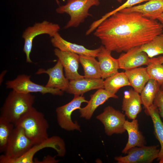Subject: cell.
<instances>
[{
	"label": "cell",
	"instance_id": "29",
	"mask_svg": "<svg viewBox=\"0 0 163 163\" xmlns=\"http://www.w3.org/2000/svg\"><path fill=\"white\" fill-rule=\"evenodd\" d=\"M150 79L157 82L161 86L163 84V64L150 62L146 67Z\"/></svg>",
	"mask_w": 163,
	"mask_h": 163
},
{
	"label": "cell",
	"instance_id": "7",
	"mask_svg": "<svg viewBox=\"0 0 163 163\" xmlns=\"http://www.w3.org/2000/svg\"><path fill=\"white\" fill-rule=\"evenodd\" d=\"M88 102L84 96L74 95L73 99L68 103L57 107L56 110L57 121L59 126L68 131H81L80 126L77 121L74 122L72 115L75 110L81 108L83 103Z\"/></svg>",
	"mask_w": 163,
	"mask_h": 163
},
{
	"label": "cell",
	"instance_id": "6",
	"mask_svg": "<svg viewBox=\"0 0 163 163\" xmlns=\"http://www.w3.org/2000/svg\"><path fill=\"white\" fill-rule=\"evenodd\" d=\"M60 29L57 24L53 23L46 21L35 23L33 26L26 29L22 35L24 40L23 51L25 53L26 62L32 63L30 57L34 38L37 36L42 34H47L51 38L58 33Z\"/></svg>",
	"mask_w": 163,
	"mask_h": 163
},
{
	"label": "cell",
	"instance_id": "17",
	"mask_svg": "<svg viewBox=\"0 0 163 163\" xmlns=\"http://www.w3.org/2000/svg\"><path fill=\"white\" fill-rule=\"evenodd\" d=\"M101 88H104L103 79L84 77L70 80L66 92L74 95H81L91 90Z\"/></svg>",
	"mask_w": 163,
	"mask_h": 163
},
{
	"label": "cell",
	"instance_id": "1",
	"mask_svg": "<svg viewBox=\"0 0 163 163\" xmlns=\"http://www.w3.org/2000/svg\"><path fill=\"white\" fill-rule=\"evenodd\" d=\"M94 35L106 49L120 53L140 46L163 33V24L138 12H117L101 22Z\"/></svg>",
	"mask_w": 163,
	"mask_h": 163
},
{
	"label": "cell",
	"instance_id": "32",
	"mask_svg": "<svg viewBox=\"0 0 163 163\" xmlns=\"http://www.w3.org/2000/svg\"><path fill=\"white\" fill-rule=\"evenodd\" d=\"M56 156L52 157L50 155H47L44 157L43 161H38L37 160V163H56L59 161V160L56 159Z\"/></svg>",
	"mask_w": 163,
	"mask_h": 163
},
{
	"label": "cell",
	"instance_id": "4",
	"mask_svg": "<svg viewBox=\"0 0 163 163\" xmlns=\"http://www.w3.org/2000/svg\"><path fill=\"white\" fill-rule=\"evenodd\" d=\"M100 3L99 0H68L66 4L59 6L56 11L58 14L66 13L69 15L70 19L65 28L76 27L88 17L92 16L89 12L90 8L98 5Z\"/></svg>",
	"mask_w": 163,
	"mask_h": 163
},
{
	"label": "cell",
	"instance_id": "22",
	"mask_svg": "<svg viewBox=\"0 0 163 163\" xmlns=\"http://www.w3.org/2000/svg\"><path fill=\"white\" fill-rule=\"evenodd\" d=\"M144 112L151 118L153 124L154 134L161 145L157 160L159 163H163V123L160 118L158 108L154 104L148 108H145Z\"/></svg>",
	"mask_w": 163,
	"mask_h": 163
},
{
	"label": "cell",
	"instance_id": "13",
	"mask_svg": "<svg viewBox=\"0 0 163 163\" xmlns=\"http://www.w3.org/2000/svg\"><path fill=\"white\" fill-rule=\"evenodd\" d=\"M139 46L132 48L120 55L117 59L120 69L126 70L149 64L150 58L145 52L140 51Z\"/></svg>",
	"mask_w": 163,
	"mask_h": 163
},
{
	"label": "cell",
	"instance_id": "35",
	"mask_svg": "<svg viewBox=\"0 0 163 163\" xmlns=\"http://www.w3.org/2000/svg\"><path fill=\"white\" fill-rule=\"evenodd\" d=\"M56 1V3L58 4V5H59L60 4V2L59 0H55Z\"/></svg>",
	"mask_w": 163,
	"mask_h": 163
},
{
	"label": "cell",
	"instance_id": "37",
	"mask_svg": "<svg viewBox=\"0 0 163 163\" xmlns=\"http://www.w3.org/2000/svg\"><path fill=\"white\" fill-rule=\"evenodd\" d=\"M160 89L163 90V84L161 86Z\"/></svg>",
	"mask_w": 163,
	"mask_h": 163
},
{
	"label": "cell",
	"instance_id": "24",
	"mask_svg": "<svg viewBox=\"0 0 163 163\" xmlns=\"http://www.w3.org/2000/svg\"><path fill=\"white\" fill-rule=\"evenodd\" d=\"M79 62L83 68L85 78H101L99 63L95 57L79 56Z\"/></svg>",
	"mask_w": 163,
	"mask_h": 163
},
{
	"label": "cell",
	"instance_id": "2",
	"mask_svg": "<svg viewBox=\"0 0 163 163\" xmlns=\"http://www.w3.org/2000/svg\"><path fill=\"white\" fill-rule=\"evenodd\" d=\"M14 125L23 128L26 136L34 145L49 137L48 121L43 113L34 107L23 115Z\"/></svg>",
	"mask_w": 163,
	"mask_h": 163
},
{
	"label": "cell",
	"instance_id": "5",
	"mask_svg": "<svg viewBox=\"0 0 163 163\" xmlns=\"http://www.w3.org/2000/svg\"><path fill=\"white\" fill-rule=\"evenodd\" d=\"M34 145L26 136L23 128L15 126L8 138L4 154L0 157V163H7L9 160L19 158Z\"/></svg>",
	"mask_w": 163,
	"mask_h": 163
},
{
	"label": "cell",
	"instance_id": "12",
	"mask_svg": "<svg viewBox=\"0 0 163 163\" xmlns=\"http://www.w3.org/2000/svg\"><path fill=\"white\" fill-rule=\"evenodd\" d=\"M54 54L62 63L66 78L70 80L84 78L78 72L79 55L72 53L63 51L57 48L54 50Z\"/></svg>",
	"mask_w": 163,
	"mask_h": 163
},
{
	"label": "cell",
	"instance_id": "18",
	"mask_svg": "<svg viewBox=\"0 0 163 163\" xmlns=\"http://www.w3.org/2000/svg\"><path fill=\"white\" fill-rule=\"evenodd\" d=\"M142 104L139 94L134 89L125 91L122 101V110L130 120L136 119L141 111Z\"/></svg>",
	"mask_w": 163,
	"mask_h": 163
},
{
	"label": "cell",
	"instance_id": "30",
	"mask_svg": "<svg viewBox=\"0 0 163 163\" xmlns=\"http://www.w3.org/2000/svg\"><path fill=\"white\" fill-rule=\"evenodd\" d=\"M149 0H127L124 3L116 9L104 15V17L105 18H107L113 14L123 9L131 7L137 4Z\"/></svg>",
	"mask_w": 163,
	"mask_h": 163
},
{
	"label": "cell",
	"instance_id": "8",
	"mask_svg": "<svg viewBox=\"0 0 163 163\" xmlns=\"http://www.w3.org/2000/svg\"><path fill=\"white\" fill-rule=\"evenodd\" d=\"M30 75L25 74L19 75L14 79L7 81L5 83L6 87L26 94L40 92L43 94L47 93L59 96L63 94L64 91L61 90L47 88L34 83L30 80Z\"/></svg>",
	"mask_w": 163,
	"mask_h": 163
},
{
	"label": "cell",
	"instance_id": "21",
	"mask_svg": "<svg viewBox=\"0 0 163 163\" xmlns=\"http://www.w3.org/2000/svg\"><path fill=\"white\" fill-rule=\"evenodd\" d=\"M124 127L128 135V142L122 152L126 154L128 151L135 147H140L145 145L146 141L144 136L139 130L138 120H133L131 121L126 120Z\"/></svg>",
	"mask_w": 163,
	"mask_h": 163
},
{
	"label": "cell",
	"instance_id": "25",
	"mask_svg": "<svg viewBox=\"0 0 163 163\" xmlns=\"http://www.w3.org/2000/svg\"><path fill=\"white\" fill-rule=\"evenodd\" d=\"M130 86L129 80L125 72H117L104 80V88L113 94L122 87Z\"/></svg>",
	"mask_w": 163,
	"mask_h": 163
},
{
	"label": "cell",
	"instance_id": "34",
	"mask_svg": "<svg viewBox=\"0 0 163 163\" xmlns=\"http://www.w3.org/2000/svg\"><path fill=\"white\" fill-rule=\"evenodd\" d=\"M157 20L163 24V13L158 17Z\"/></svg>",
	"mask_w": 163,
	"mask_h": 163
},
{
	"label": "cell",
	"instance_id": "26",
	"mask_svg": "<svg viewBox=\"0 0 163 163\" xmlns=\"http://www.w3.org/2000/svg\"><path fill=\"white\" fill-rule=\"evenodd\" d=\"M161 85L155 80L150 79L140 93L142 104L145 108L153 104L155 96Z\"/></svg>",
	"mask_w": 163,
	"mask_h": 163
},
{
	"label": "cell",
	"instance_id": "19",
	"mask_svg": "<svg viewBox=\"0 0 163 163\" xmlns=\"http://www.w3.org/2000/svg\"><path fill=\"white\" fill-rule=\"evenodd\" d=\"M119 11L124 13L138 12L146 18L156 20L163 13V0H149L144 4L126 8Z\"/></svg>",
	"mask_w": 163,
	"mask_h": 163
},
{
	"label": "cell",
	"instance_id": "36",
	"mask_svg": "<svg viewBox=\"0 0 163 163\" xmlns=\"http://www.w3.org/2000/svg\"><path fill=\"white\" fill-rule=\"evenodd\" d=\"M119 3H121L122 0H115Z\"/></svg>",
	"mask_w": 163,
	"mask_h": 163
},
{
	"label": "cell",
	"instance_id": "16",
	"mask_svg": "<svg viewBox=\"0 0 163 163\" xmlns=\"http://www.w3.org/2000/svg\"><path fill=\"white\" fill-rule=\"evenodd\" d=\"M90 97L87 105L79 109L80 117L87 120L90 119L97 108L109 98H118L117 95L109 92L104 88L98 89Z\"/></svg>",
	"mask_w": 163,
	"mask_h": 163
},
{
	"label": "cell",
	"instance_id": "14",
	"mask_svg": "<svg viewBox=\"0 0 163 163\" xmlns=\"http://www.w3.org/2000/svg\"><path fill=\"white\" fill-rule=\"evenodd\" d=\"M63 66L58 59L56 65L53 67L46 70L43 69H39L36 73L37 75L46 74L49 76V79L46 87L56 88L63 91H66L69 85V80L64 75Z\"/></svg>",
	"mask_w": 163,
	"mask_h": 163
},
{
	"label": "cell",
	"instance_id": "33",
	"mask_svg": "<svg viewBox=\"0 0 163 163\" xmlns=\"http://www.w3.org/2000/svg\"><path fill=\"white\" fill-rule=\"evenodd\" d=\"M150 62L163 64V56L150 58Z\"/></svg>",
	"mask_w": 163,
	"mask_h": 163
},
{
	"label": "cell",
	"instance_id": "11",
	"mask_svg": "<svg viewBox=\"0 0 163 163\" xmlns=\"http://www.w3.org/2000/svg\"><path fill=\"white\" fill-rule=\"evenodd\" d=\"M159 145L135 147L129 149L125 156L115 157L118 163H151L157 159L160 149Z\"/></svg>",
	"mask_w": 163,
	"mask_h": 163
},
{
	"label": "cell",
	"instance_id": "9",
	"mask_svg": "<svg viewBox=\"0 0 163 163\" xmlns=\"http://www.w3.org/2000/svg\"><path fill=\"white\" fill-rule=\"evenodd\" d=\"M45 148H51L56 150L57 156L63 157L66 153L64 140L56 136L48 137L41 143L34 145L24 155L16 159L9 160L7 163H33L34 155L39 150Z\"/></svg>",
	"mask_w": 163,
	"mask_h": 163
},
{
	"label": "cell",
	"instance_id": "23",
	"mask_svg": "<svg viewBox=\"0 0 163 163\" xmlns=\"http://www.w3.org/2000/svg\"><path fill=\"white\" fill-rule=\"evenodd\" d=\"M125 73L133 89L140 94L150 78L146 68L137 67L125 70Z\"/></svg>",
	"mask_w": 163,
	"mask_h": 163
},
{
	"label": "cell",
	"instance_id": "10",
	"mask_svg": "<svg viewBox=\"0 0 163 163\" xmlns=\"http://www.w3.org/2000/svg\"><path fill=\"white\" fill-rule=\"evenodd\" d=\"M125 116L119 110L109 106L105 107L96 119L103 125L106 134L111 136L114 134H122L126 131L124 127Z\"/></svg>",
	"mask_w": 163,
	"mask_h": 163
},
{
	"label": "cell",
	"instance_id": "27",
	"mask_svg": "<svg viewBox=\"0 0 163 163\" xmlns=\"http://www.w3.org/2000/svg\"><path fill=\"white\" fill-rule=\"evenodd\" d=\"M139 50L145 52L150 58L163 54V33L156 36L150 42L140 46Z\"/></svg>",
	"mask_w": 163,
	"mask_h": 163
},
{
	"label": "cell",
	"instance_id": "20",
	"mask_svg": "<svg viewBox=\"0 0 163 163\" xmlns=\"http://www.w3.org/2000/svg\"><path fill=\"white\" fill-rule=\"evenodd\" d=\"M97 57L99 63L101 78L106 79L118 72L119 69L118 59L113 58L111 52L107 50L103 45Z\"/></svg>",
	"mask_w": 163,
	"mask_h": 163
},
{
	"label": "cell",
	"instance_id": "15",
	"mask_svg": "<svg viewBox=\"0 0 163 163\" xmlns=\"http://www.w3.org/2000/svg\"><path fill=\"white\" fill-rule=\"evenodd\" d=\"M53 45L59 50L76 54L79 56L97 57L101 50V46L94 50L88 49L82 45L72 43L64 39L58 33L51 37Z\"/></svg>",
	"mask_w": 163,
	"mask_h": 163
},
{
	"label": "cell",
	"instance_id": "31",
	"mask_svg": "<svg viewBox=\"0 0 163 163\" xmlns=\"http://www.w3.org/2000/svg\"><path fill=\"white\" fill-rule=\"evenodd\" d=\"M153 104L158 108L160 117L163 120V90L160 88L154 99Z\"/></svg>",
	"mask_w": 163,
	"mask_h": 163
},
{
	"label": "cell",
	"instance_id": "28",
	"mask_svg": "<svg viewBox=\"0 0 163 163\" xmlns=\"http://www.w3.org/2000/svg\"><path fill=\"white\" fill-rule=\"evenodd\" d=\"M14 124L0 116V152H4Z\"/></svg>",
	"mask_w": 163,
	"mask_h": 163
},
{
	"label": "cell",
	"instance_id": "3",
	"mask_svg": "<svg viewBox=\"0 0 163 163\" xmlns=\"http://www.w3.org/2000/svg\"><path fill=\"white\" fill-rule=\"evenodd\" d=\"M34 96L30 93L10 92L1 109L0 116L14 124L33 107Z\"/></svg>",
	"mask_w": 163,
	"mask_h": 163
}]
</instances>
